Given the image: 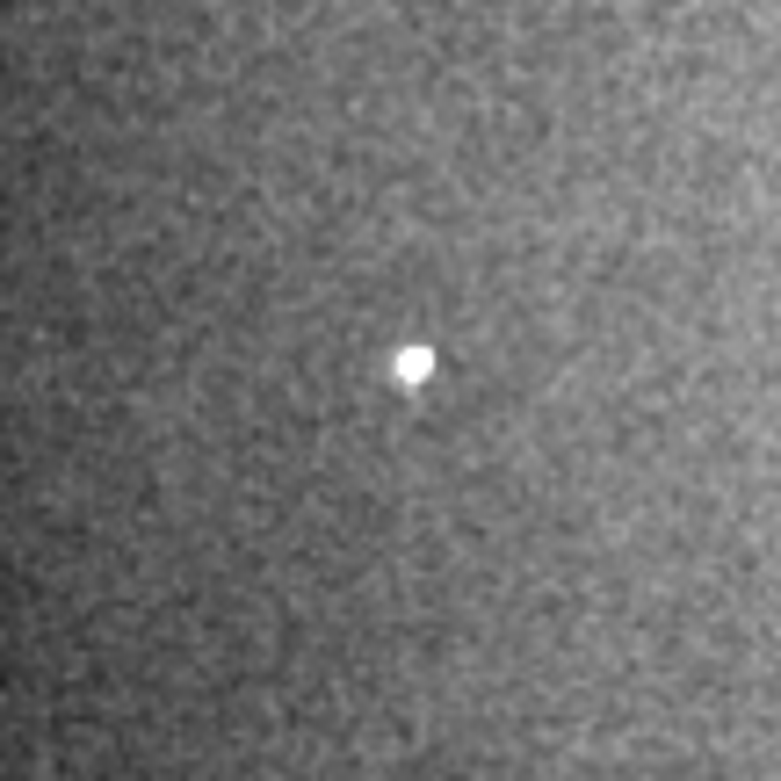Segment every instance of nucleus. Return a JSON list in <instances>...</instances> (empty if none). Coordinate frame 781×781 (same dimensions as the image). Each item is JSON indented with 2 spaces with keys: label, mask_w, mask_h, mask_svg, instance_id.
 Segmentation results:
<instances>
[{
  "label": "nucleus",
  "mask_w": 781,
  "mask_h": 781,
  "mask_svg": "<svg viewBox=\"0 0 781 781\" xmlns=\"http://www.w3.org/2000/svg\"><path fill=\"white\" fill-rule=\"evenodd\" d=\"M398 377L420 384V377H427V348H405V355H398Z\"/></svg>",
  "instance_id": "nucleus-1"
}]
</instances>
